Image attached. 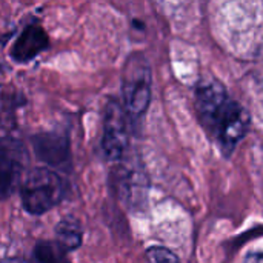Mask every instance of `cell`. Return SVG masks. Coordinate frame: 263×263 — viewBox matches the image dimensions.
Masks as SVG:
<instances>
[{"instance_id":"1","label":"cell","mask_w":263,"mask_h":263,"mask_svg":"<svg viewBox=\"0 0 263 263\" xmlns=\"http://www.w3.org/2000/svg\"><path fill=\"white\" fill-rule=\"evenodd\" d=\"M153 92V74L148 59L134 52L126 59L122 76V105L131 120L145 116Z\"/></svg>"},{"instance_id":"2","label":"cell","mask_w":263,"mask_h":263,"mask_svg":"<svg viewBox=\"0 0 263 263\" xmlns=\"http://www.w3.org/2000/svg\"><path fill=\"white\" fill-rule=\"evenodd\" d=\"M65 197L63 179L49 168L29 171L20 188V199L25 211L31 216H42L57 206Z\"/></svg>"},{"instance_id":"3","label":"cell","mask_w":263,"mask_h":263,"mask_svg":"<svg viewBox=\"0 0 263 263\" xmlns=\"http://www.w3.org/2000/svg\"><path fill=\"white\" fill-rule=\"evenodd\" d=\"M251 114L237 100H230L214 117L210 129L206 131L214 137L222 156L225 159L231 157L240 142L248 136L251 129Z\"/></svg>"},{"instance_id":"4","label":"cell","mask_w":263,"mask_h":263,"mask_svg":"<svg viewBox=\"0 0 263 263\" xmlns=\"http://www.w3.org/2000/svg\"><path fill=\"white\" fill-rule=\"evenodd\" d=\"M129 145V117L119 99H109L103 108L100 149L106 160L120 162Z\"/></svg>"},{"instance_id":"5","label":"cell","mask_w":263,"mask_h":263,"mask_svg":"<svg viewBox=\"0 0 263 263\" xmlns=\"http://www.w3.org/2000/svg\"><path fill=\"white\" fill-rule=\"evenodd\" d=\"M26 165L25 146L14 139L0 137V200L8 199Z\"/></svg>"},{"instance_id":"6","label":"cell","mask_w":263,"mask_h":263,"mask_svg":"<svg viewBox=\"0 0 263 263\" xmlns=\"http://www.w3.org/2000/svg\"><path fill=\"white\" fill-rule=\"evenodd\" d=\"M196 97V111L200 120V125L205 131L210 129L214 117L230 100L227 86L216 77L206 76L199 80L194 91Z\"/></svg>"},{"instance_id":"7","label":"cell","mask_w":263,"mask_h":263,"mask_svg":"<svg viewBox=\"0 0 263 263\" xmlns=\"http://www.w3.org/2000/svg\"><path fill=\"white\" fill-rule=\"evenodd\" d=\"M32 146L35 156L52 168L65 170L71 160L69 140L65 134L43 133L32 137Z\"/></svg>"},{"instance_id":"8","label":"cell","mask_w":263,"mask_h":263,"mask_svg":"<svg viewBox=\"0 0 263 263\" xmlns=\"http://www.w3.org/2000/svg\"><path fill=\"white\" fill-rule=\"evenodd\" d=\"M49 48V37L46 31L35 23L26 25L11 46V59L17 63H28L40 52Z\"/></svg>"},{"instance_id":"9","label":"cell","mask_w":263,"mask_h":263,"mask_svg":"<svg viewBox=\"0 0 263 263\" xmlns=\"http://www.w3.org/2000/svg\"><path fill=\"white\" fill-rule=\"evenodd\" d=\"M83 240V233L79 219L72 216L62 217L54 228V243L65 253L76 251Z\"/></svg>"},{"instance_id":"10","label":"cell","mask_w":263,"mask_h":263,"mask_svg":"<svg viewBox=\"0 0 263 263\" xmlns=\"http://www.w3.org/2000/svg\"><path fill=\"white\" fill-rule=\"evenodd\" d=\"M123 174L119 180V190L123 194V199L126 200V203H139L140 199L139 196H142V199L146 197L145 191L148 188L146 180H145V174L143 171H140L139 166H133V165H125L123 168Z\"/></svg>"},{"instance_id":"11","label":"cell","mask_w":263,"mask_h":263,"mask_svg":"<svg viewBox=\"0 0 263 263\" xmlns=\"http://www.w3.org/2000/svg\"><path fill=\"white\" fill-rule=\"evenodd\" d=\"M32 263H71L68 260L66 254L49 240H40L37 242L34 248V259Z\"/></svg>"},{"instance_id":"12","label":"cell","mask_w":263,"mask_h":263,"mask_svg":"<svg viewBox=\"0 0 263 263\" xmlns=\"http://www.w3.org/2000/svg\"><path fill=\"white\" fill-rule=\"evenodd\" d=\"M149 263H182L180 259L165 247H151L146 251Z\"/></svg>"},{"instance_id":"13","label":"cell","mask_w":263,"mask_h":263,"mask_svg":"<svg viewBox=\"0 0 263 263\" xmlns=\"http://www.w3.org/2000/svg\"><path fill=\"white\" fill-rule=\"evenodd\" d=\"M262 250H254V251H250L245 256V262L243 263H262Z\"/></svg>"},{"instance_id":"14","label":"cell","mask_w":263,"mask_h":263,"mask_svg":"<svg viewBox=\"0 0 263 263\" xmlns=\"http://www.w3.org/2000/svg\"><path fill=\"white\" fill-rule=\"evenodd\" d=\"M3 263H32L31 260H25V259H17V257H14V259H8V260H5Z\"/></svg>"},{"instance_id":"15","label":"cell","mask_w":263,"mask_h":263,"mask_svg":"<svg viewBox=\"0 0 263 263\" xmlns=\"http://www.w3.org/2000/svg\"><path fill=\"white\" fill-rule=\"evenodd\" d=\"M133 23H134V28H137V29H143V23H142V22H139V20H134Z\"/></svg>"}]
</instances>
